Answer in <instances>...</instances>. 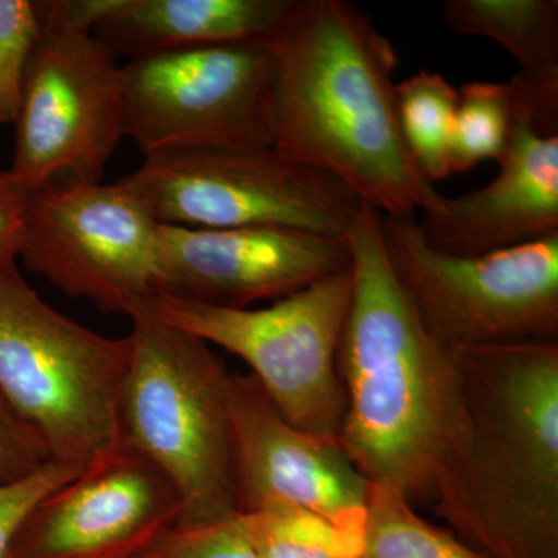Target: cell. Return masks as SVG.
Returning a JSON list of instances; mask_svg holds the SVG:
<instances>
[{
  "instance_id": "1",
  "label": "cell",
  "mask_w": 558,
  "mask_h": 558,
  "mask_svg": "<svg viewBox=\"0 0 558 558\" xmlns=\"http://www.w3.org/2000/svg\"><path fill=\"white\" fill-rule=\"evenodd\" d=\"M271 148L332 175L385 218L435 211L442 194L400 126L398 53L347 0H296L269 44Z\"/></svg>"
},
{
  "instance_id": "2",
  "label": "cell",
  "mask_w": 558,
  "mask_h": 558,
  "mask_svg": "<svg viewBox=\"0 0 558 558\" xmlns=\"http://www.w3.org/2000/svg\"><path fill=\"white\" fill-rule=\"evenodd\" d=\"M348 244L352 300L339 347L340 447L369 484L432 508L462 436L457 362L403 292L380 213L363 205Z\"/></svg>"
},
{
  "instance_id": "3",
  "label": "cell",
  "mask_w": 558,
  "mask_h": 558,
  "mask_svg": "<svg viewBox=\"0 0 558 558\" xmlns=\"http://www.w3.org/2000/svg\"><path fill=\"white\" fill-rule=\"evenodd\" d=\"M451 352L462 436L432 509L490 558H558V341Z\"/></svg>"
},
{
  "instance_id": "4",
  "label": "cell",
  "mask_w": 558,
  "mask_h": 558,
  "mask_svg": "<svg viewBox=\"0 0 558 558\" xmlns=\"http://www.w3.org/2000/svg\"><path fill=\"white\" fill-rule=\"evenodd\" d=\"M130 319L121 438L174 486L182 508L178 527L233 519L230 371L207 341L160 317L150 303Z\"/></svg>"
},
{
  "instance_id": "5",
  "label": "cell",
  "mask_w": 558,
  "mask_h": 558,
  "mask_svg": "<svg viewBox=\"0 0 558 558\" xmlns=\"http://www.w3.org/2000/svg\"><path fill=\"white\" fill-rule=\"evenodd\" d=\"M130 340L101 336L50 306L0 263V399L49 461L86 469L121 439Z\"/></svg>"
},
{
  "instance_id": "6",
  "label": "cell",
  "mask_w": 558,
  "mask_h": 558,
  "mask_svg": "<svg viewBox=\"0 0 558 558\" xmlns=\"http://www.w3.org/2000/svg\"><path fill=\"white\" fill-rule=\"evenodd\" d=\"M163 226L284 229L348 241L363 202L343 183L267 148H199L145 157L121 178Z\"/></svg>"
},
{
  "instance_id": "7",
  "label": "cell",
  "mask_w": 558,
  "mask_h": 558,
  "mask_svg": "<svg viewBox=\"0 0 558 558\" xmlns=\"http://www.w3.org/2000/svg\"><path fill=\"white\" fill-rule=\"evenodd\" d=\"M351 300L348 269L264 307L231 310L163 293L150 306L209 347L244 360L290 424L339 442L344 417L339 347Z\"/></svg>"
},
{
  "instance_id": "8",
  "label": "cell",
  "mask_w": 558,
  "mask_h": 558,
  "mask_svg": "<svg viewBox=\"0 0 558 558\" xmlns=\"http://www.w3.org/2000/svg\"><path fill=\"white\" fill-rule=\"evenodd\" d=\"M381 229L403 292L442 347L558 341V233L462 256L428 244L416 218L381 216Z\"/></svg>"
},
{
  "instance_id": "9",
  "label": "cell",
  "mask_w": 558,
  "mask_h": 558,
  "mask_svg": "<svg viewBox=\"0 0 558 558\" xmlns=\"http://www.w3.org/2000/svg\"><path fill=\"white\" fill-rule=\"evenodd\" d=\"M40 17L10 167L31 193L57 182H101L126 137L119 57L94 33L47 20L43 11Z\"/></svg>"
},
{
  "instance_id": "10",
  "label": "cell",
  "mask_w": 558,
  "mask_h": 558,
  "mask_svg": "<svg viewBox=\"0 0 558 558\" xmlns=\"http://www.w3.org/2000/svg\"><path fill=\"white\" fill-rule=\"evenodd\" d=\"M159 227L120 179L50 183L28 196L20 259L65 295L130 317L157 295Z\"/></svg>"
},
{
  "instance_id": "11",
  "label": "cell",
  "mask_w": 558,
  "mask_h": 558,
  "mask_svg": "<svg viewBox=\"0 0 558 558\" xmlns=\"http://www.w3.org/2000/svg\"><path fill=\"white\" fill-rule=\"evenodd\" d=\"M267 44H230L135 58L121 65L124 135L143 156L267 148Z\"/></svg>"
},
{
  "instance_id": "12",
  "label": "cell",
  "mask_w": 558,
  "mask_h": 558,
  "mask_svg": "<svg viewBox=\"0 0 558 558\" xmlns=\"http://www.w3.org/2000/svg\"><path fill=\"white\" fill-rule=\"evenodd\" d=\"M180 513L170 480L121 438L33 509L11 558H137Z\"/></svg>"
},
{
  "instance_id": "13",
  "label": "cell",
  "mask_w": 558,
  "mask_h": 558,
  "mask_svg": "<svg viewBox=\"0 0 558 558\" xmlns=\"http://www.w3.org/2000/svg\"><path fill=\"white\" fill-rule=\"evenodd\" d=\"M229 405L238 513L301 509L365 532L371 484L339 442L290 424L250 374L231 373Z\"/></svg>"
},
{
  "instance_id": "14",
  "label": "cell",
  "mask_w": 558,
  "mask_h": 558,
  "mask_svg": "<svg viewBox=\"0 0 558 558\" xmlns=\"http://www.w3.org/2000/svg\"><path fill=\"white\" fill-rule=\"evenodd\" d=\"M348 269V241L301 231L160 223L157 234V293L208 306L255 307Z\"/></svg>"
},
{
  "instance_id": "15",
  "label": "cell",
  "mask_w": 558,
  "mask_h": 558,
  "mask_svg": "<svg viewBox=\"0 0 558 558\" xmlns=\"http://www.w3.org/2000/svg\"><path fill=\"white\" fill-rule=\"evenodd\" d=\"M498 174L483 189L442 196L418 220L433 247L475 256L558 233V130L517 112Z\"/></svg>"
},
{
  "instance_id": "16",
  "label": "cell",
  "mask_w": 558,
  "mask_h": 558,
  "mask_svg": "<svg viewBox=\"0 0 558 558\" xmlns=\"http://www.w3.org/2000/svg\"><path fill=\"white\" fill-rule=\"evenodd\" d=\"M296 0H106L94 36L128 60L168 51L269 44Z\"/></svg>"
},
{
  "instance_id": "17",
  "label": "cell",
  "mask_w": 558,
  "mask_h": 558,
  "mask_svg": "<svg viewBox=\"0 0 558 558\" xmlns=\"http://www.w3.org/2000/svg\"><path fill=\"white\" fill-rule=\"evenodd\" d=\"M444 17L457 35L505 47L523 78L558 86L557 0H449Z\"/></svg>"
},
{
  "instance_id": "18",
  "label": "cell",
  "mask_w": 558,
  "mask_h": 558,
  "mask_svg": "<svg viewBox=\"0 0 558 558\" xmlns=\"http://www.w3.org/2000/svg\"><path fill=\"white\" fill-rule=\"evenodd\" d=\"M360 558H490L422 519L396 488L371 484Z\"/></svg>"
},
{
  "instance_id": "19",
  "label": "cell",
  "mask_w": 558,
  "mask_h": 558,
  "mask_svg": "<svg viewBox=\"0 0 558 558\" xmlns=\"http://www.w3.org/2000/svg\"><path fill=\"white\" fill-rule=\"evenodd\" d=\"M398 100L400 126L418 170L432 183L449 178L458 90L442 73L418 70L398 83Z\"/></svg>"
},
{
  "instance_id": "20",
  "label": "cell",
  "mask_w": 558,
  "mask_h": 558,
  "mask_svg": "<svg viewBox=\"0 0 558 558\" xmlns=\"http://www.w3.org/2000/svg\"><path fill=\"white\" fill-rule=\"evenodd\" d=\"M236 523L260 558H360L363 534L317 513L275 509L236 513Z\"/></svg>"
},
{
  "instance_id": "21",
  "label": "cell",
  "mask_w": 558,
  "mask_h": 558,
  "mask_svg": "<svg viewBox=\"0 0 558 558\" xmlns=\"http://www.w3.org/2000/svg\"><path fill=\"white\" fill-rule=\"evenodd\" d=\"M458 94L450 146L453 174L472 170L486 160L498 161L517 124L509 81H470L462 84Z\"/></svg>"
},
{
  "instance_id": "22",
  "label": "cell",
  "mask_w": 558,
  "mask_h": 558,
  "mask_svg": "<svg viewBox=\"0 0 558 558\" xmlns=\"http://www.w3.org/2000/svg\"><path fill=\"white\" fill-rule=\"evenodd\" d=\"M43 32L38 0H0V124H13Z\"/></svg>"
},
{
  "instance_id": "23",
  "label": "cell",
  "mask_w": 558,
  "mask_h": 558,
  "mask_svg": "<svg viewBox=\"0 0 558 558\" xmlns=\"http://www.w3.org/2000/svg\"><path fill=\"white\" fill-rule=\"evenodd\" d=\"M73 465L46 461L24 478L0 483V558H11L22 526L54 488L81 472Z\"/></svg>"
},
{
  "instance_id": "24",
  "label": "cell",
  "mask_w": 558,
  "mask_h": 558,
  "mask_svg": "<svg viewBox=\"0 0 558 558\" xmlns=\"http://www.w3.org/2000/svg\"><path fill=\"white\" fill-rule=\"evenodd\" d=\"M137 558H260L233 519L197 527H175Z\"/></svg>"
},
{
  "instance_id": "25",
  "label": "cell",
  "mask_w": 558,
  "mask_h": 558,
  "mask_svg": "<svg viewBox=\"0 0 558 558\" xmlns=\"http://www.w3.org/2000/svg\"><path fill=\"white\" fill-rule=\"evenodd\" d=\"M46 461L38 440L0 399V483L24 478Z\"/></svg>"
},
{
  "instance_id": "26",
  "label": "cell",
  "mask_w": 558,
  "mask_h": 558,
  "mask_svg": "<svg viewBox=\"0 0 558 558\" xmlns=\"http://www.w3.org/2000/svg\"><path fill=\"white\" fill-rule=\"evenodd\" d=\"M28 196L10 168H0V263L20 259Z\"/></svg>"
}]
</instances>
